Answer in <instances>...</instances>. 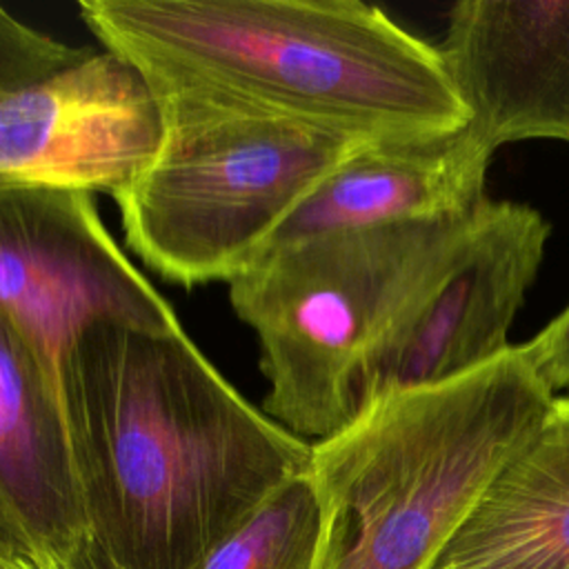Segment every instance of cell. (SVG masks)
<instances>
[{
	"mask_svg": "<svg viewBox=\"0 0 569 569\" xmlns=\"http://www.w3.org/2000/svg\"><path fill=\"white\" fill-rule=\"evenodd\" d=\"M478 209L291 240L236 276L229 300L258 342L262 411L307 442L345 429L376 356L451 269Z\"/></svg>",
	"mask_w": 569,
	"mask_h": 569,
	"instance_id": "obj_4",
	"label": "cell"
},
{
	"mask_svg": "<svg viewBox=\"0 0 569 569\" xmlns=\"http://www.w3.org/2000/svg\"><path fill=\"white\" fill-rule=\"evenodd\" d=\"M547 238L549 222L536 209L485 200L451 269L376 356L365 407L393 391L451 380L505 353Z\"/></svg>",
	"mask_w": 569,
	"mask_h": 569,
	"instance_id": "obj_8",
	"label": "cell"
},
{
	"mask_svg": "<svg viewBox=\"0 0 569 569\" xmlns=\"http://www.w3.org/2000/svg\"><path fill=\"white\" fill-rule=\"evenodd\" d=\"M551 405L520 345L451 380L371 400L311 442L322 520L313 569H431Z\"/></svg>",
	"mask_w": 569,
	"mask_h": 569,
	"instance_id": "obj_3",
	"label": "cell"
},
{
	"mask_svg": "<svg viewBox=\"0 0 569 569\" xmlns=\"http://www.w3.org/2000/svg\"><path fill=\"white\" fill-rule=\"evenodd\" d=\"M520 349L540 385L553 398L558 391L569 389V305Z\"/></svg>",
	"mask_w": 569,
	"mask_h": 569,
	"instance_id": "obj_15",
	"label": "cell"
},
{
	"mask_svg": "<svg viewBox=\"0 0 569 569\" xmlns=\"http://www.w3.org/2000/svg\"><path fill=\"white\" fill-rule=\"evenodd\" d=\"M0 311L56 371L91 325L180 329L171 305L111 238L93 193L36 182L0 180Z\"/></svg>",
	"mask_w": 569,
	"mask_h": 569,
	"instance_id": "obj_6",
	"label": "cell"
},
{
	"mask_svg": "<svg viewBox=\"0 0 569 569\" xmlns=\"http://www.w3.org/2000/svg\"><path fill=\"white\" fill-rule=\"evenodd\" d=\"M162 100L144 73L113 51L0 96V180L116 196L153 158Z\"/></svg>",
	"mask_w": 569,
	"mask_h": 569,
	"instance_id": "obj_7",
	"label": "cell"
},
{
	"mask_svg": "<svg viewBox=\"0 0 569 569\" xmlns=\"http://www.w3.org/2000/svg\"><path fill=\"white\" fill-rule=\"evenodd\" d=\"M322 520L309 471L276 489L193 569H313Z\"/></svg>",
	"mask_w": 569,
	"mask_h": 569,
	"instance_id": "obj_13",
	"label": "cell"
},
{
	"mask_svg": "<svg viewBox=\"0 0 569 569\" xmlns=\"http://www.w3.org/2000/svg\"><path fill=\"white\" fill-rule=\"evenodd\" d=\"M0 569H109L98 551L87 545L84 549L71 556H42V558H22V556H0Z\"/></svg>",
	"mask_w": 569,
	"mask_h": 569,
	"instance_id": "obj_16",
	"label": "cell"
},
{
	"mask_svg": "<svg viewBox=\"0 0 569 569\" xmlns=\"http://www.w3.org/2000/svg\"><path fill=\"white\" fill-rule=\"evenodd\" d=\"M431 569H569V398L498 471Z\"/></svg>",
	"mask_w": 569,
	"mask_h": 569,
	"instance_id": "obj_12",
	"label": "cell"
},
{
	"mask_svg": "<svg viewBox=\"0 0 569 569\" xmlns=\"http://www.w3.org/2000/svg\"><path fill=\"white\" fill-rule=\"evenodd\" d=\"M153 91L238 104L365 142L462 129L438 47L360 0H80Z\"/></svg>",
	"mask_w": 569,
	"mask_h": 569,
	"instance_id": "obj_2",
	"label": "cell"
},
{
	"mask_svg": "<svg viewBox=\"0 0 569 569\" xmlns=\"http://www.w3.org/2000/svg\"><path fill=\"white\" fill-rule=\"evenodd\" d=\"M89 51L31 27L0 4V96L64 69Z\"/></svg>",
	"mask_w": 569,
	"mask_h": 569,
	"instance_id": "obj_14",
	"label": "cell"
},
{
	"mask_svg": "<svg viewBox=\"0 0 569 569\" xmlns=\"http://www.w3.org/2000/svg\"><path fill=\"white\" fill-rule=\"evenodd\" d=\"M89 542L109 569H193L311 442L251 405L184 329L98 322L58 365Z\"/></svg>",
	"mask_w": 569,
	"mask_h": 569,
	"instance_id": "obj_1",
	"label": "cell"
},
{
	"mask_svg": "<svg viewBox=\"0 0 569 569\" xmlns=\"http://www.w3.org/2000/svg\"><path fill=\"white\" fill-rule=\"evenodd\" d=\"M438 51L489 149L569 142V0H460Z\"/></svg>",
	"mask_w": 569,
	"mask_h": 569,
	"instance_id": "obj_9",
	"label": "cell"
},
{
	"mask_svg": "<svg viewBox=\"0 0 569 569\" xmlns=\"http://www.w3.org/2000/svg\"><path fill=\"white\" fill-rule=\"evenodd\" d=\"M87 545L58 371L0 311V556H71Z\"/></svg>",
	"mask_w": 569,
	"mask_h": 569,
	"instance_id": "obj_10",
	"label": "cell"
},
{
	"mask_svg": "<svg viewBox=\"0 0 569 569\" xmlns=\"http://www.w3.org/2000/svg\"><path fill=\"white\" fill-rule=\"evenodd\" d=\"M491 156L493 149L467 124L433 138L362 142L293 211L267 249L318 233L476 211L487 200Z\"/></svg>",
	"mask_w": 569,
	"mask_h": 569,
	"instance_id": "obj_11",
	"label": "cell"
},
{
	"mask_svg": "<svg viewBox=\"0 0 569 569\" xmlns=\"http://www.w3.org/2000/svg\"><path fill=\"white\" fill-rule=\"evenodd\" d=\"M162 140L113 200L127 247L182 287L247 271L365 140L238 104L164 96Z\"/></svg>",
	"mask_w": 569,
	"mask_h": 569,
	"instance_id": "obj_5",
	"label": "cell"
}]
</instances>
